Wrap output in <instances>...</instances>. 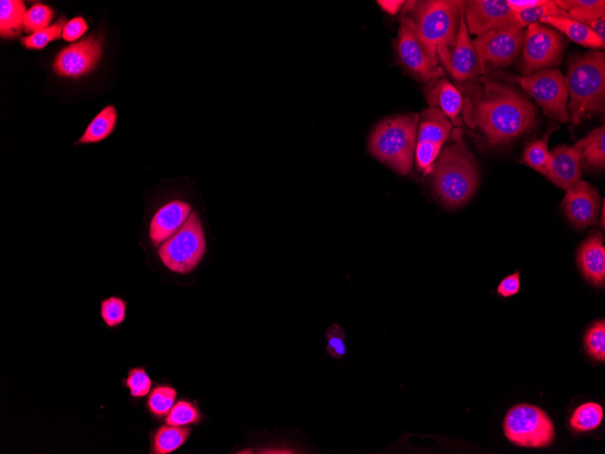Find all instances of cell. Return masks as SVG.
I'll return each instance as SVG.
<instances>
[{
	"mask_svg": "<svg viewBox=\"0 0 605 454\" xmlns=\"http://www.w3.org/2000/svg\"><path fill=\"white\" fill-rule=\"evenodd\" d=\"M177 392L171 386H158L151 391L148 409L156 417H167L174 406Z\"/></svg>",
	"mask_w": 605,
	"mask_h": 454,
	"instance_id": "30",
	"label": "cell"
},
{
	"mask_svg": "<svg viewBox=\"0 0 605 454\" xmlns=\"http://www.w3.org/2000/svg\"><path fill=\"white\" fill-rule=\"evenodd\" d=\"M426 97L430 107L438 108L454 125H462L464 98L456 85L446 78H437L432 80Z\"/></svg>",
	"mask_w": 605,
	"mask_h": 454,
	"instance_id": "19",
	"label": "cell"
},
{
	"mask_svg": "<svg viewBox=\"0 0 605 454\" xmlns=\"http://www.w3.org/2000/svg\"><path fill=\"white\" fill-rule=\"evenodd\" d=\"M418 114L398 116L381 122L369 142L372 155L400 174H408L414 165Z\"/></svg>",
	"mask_w": 605,
	"mask_h": 454,
	"instance_id": "5",
	"label": "cell"
},
{
	"mask_svg": "<svg viewBox=\"0 0 605 454\" xmlns=\"http://www.w3.org/2000/svg\"><path fill=\"white\" fill-rule=\"evenodd\" d=\"M603 419L602 408L596 402L583 403L573 413L570 419L571 427L579 433L590 432L600 426Z\"/></svg>",
	"mask_w": 605,
	"mask_h": 454,
	"instance_id": "28",
	"label": "cell"
},
{
	"mask_svg": "<svg viewBox=\"0 0 605 454\" xmlns=\"http://www.w3.org/2000/svg\"><path fill=\"white\" fill-rule=\"evenodd\" d=\"M207 250L206 232L198 214L194 211L173 237L158 247L166 268L177 274L192 272L204 260Z\"/></svg>",
	"mask_w": 605,
	"mask_h": 454,
	"instance_id": "7",
	"label": "cell"
},
{
	"mask_svg": "<svg viewBox=\"0 0 605 454\" xmlns=\"http://www.w3.org/2000/svg\"><path fill=\"white\" fill-rule=\"evenodd\" d=\"M557 129V126L553 125L543 138L532 140L525 148L520 164L534 169L546 177L551 164L548 142L551 134Z\"/></svg>",
	"mask_w": 605,
	"mask_h": 454,
	"instance_id": "23",
	"label": "cell"
},
{
	"mask_svg": "<svg viewBox=\"0 0 605 454\" xmlns=\"http://www.w3.org/2000/svg\"><path fill=\"white\" fill-rule=\"evenodd\" d=\"M520 290V273H516L504 279L498 288L497 294L503 297H510L517 295Z\"/></svg>",
	"mask_w": 605,
	"mask_h": 454,
	"instance_id": "39",
	"label": "cell"
},
{
	"mask_svg": "<svg viewBox=\"0 0 605 454\" xmlns=\"http://www.w3.org/2000/svg\"><path fill=\"white\" fill-rule=\"evenodd\" d=\"M550 17L569 18V14L561 9L556 2H553V0H544L540 5L515 14L517 25L521 29L531 24L539 23L541 20Z\"/></svg>",
	"mask_w": 605,
	"mask_h": 454,
	"instance_id": "29",
	"label": "cell"
},
{
	"mask_svg": "<svg viewBox=\"0 0 605 454\" xmlns=\"http://www.w3.org/2000/svg\"><path fill=\"white\" fill-rule=\"evenodd\" d=\"M451 143L440 153L432 172L433 188L448 208L464 206L475 194L480 174L461 129L454 130Z\"/></svg>",
	"mask_w": 605,
	"mask_h": 454,
	"instance_id": "3",
	"label": "cell"
},
{
	"mask_svg": "<svg viewBox=\"0 0 605 454\" xmlns=\"http://www.w3.org/2000/svg\"><path fill=\"white\" fill-rule=\"evenodd\" d=\"M327 351L334 360H342L347 356L346 335L343 328L337 324L331 326L327 333Z\"/></svg>",
	"mask_w": 605,
	"mask_h": 454,
	"instance_id": "36",
	"label": "cell"
},
{
	"mask_svg": "<svg viewBox=\"0 0 605 454\" xmlns=\"http://www.w3.org/2000/svg\"><path fill=\"white\" fill-rule=\"evenodd\" d=\"M150 378L142 368L131 369L126 379V385L133 398L146 396L151 388Z\"/></svg>",
	"mask_w": 605,
	"mask_h": 454,
	"instance_id": "37",
	"label": "cell"
},
{
	"mask_svg": "<svg viewBox=\"0 0 605 454\" xmlns=\"http://www.w3.org/2000/svg\"><path fill=\"white\" fill-rule=\"evenodd\" d=\"M192 212V207L182 199L171 200L162 207L149 223L151 243L160 246L173 237L182 228Z\"/></svg>",
	"mask_w": 605,
	"mask_h": 454,
	"instance_id": "17",
	"label": "cell"
},
{
	"mask_svg": "<svg viewBox=\"0 0 605 454\" xmlns=\"http://www.w3.org/2000/svg\"><path fill=\"white\" fill-rule=\"evenodd\" d=\"M463 10L469 33L478 36L518 27L508 0H469L463 2Z\"/></svg>",
	"mask_w": 605,
	"mask_h": 454,
	"instance_id": "13",
	"label": "cell"
},
{
	"mask_svg": "<svg viewBox=\"0 0 605 454\" xmlns=\"http://www.w3.org/2000/svg\"><path fill=\"white\" fill-rule=\"evenodd\" d=\"M493 76L515 83L532 96L548 118L561 124L569 121L567 102L568 78L558 69H548L528 76L496 73Z\"/></svg>",
	"mask_w": 605,
	"mask_h": 454,
	"instance_id": "6",
	"label": "cell"
},
{
	"mask_svg": "<svg viewBox=\"0 0 605 454\" xmlns=\"http://www.w3.org/2000/svg\"><path fill=\"white\" fill-rule=\"evenodd\" d=\"M524 32L518 27L493 30L472 41L482 77L512 66L522 53Z\"/></svg>",
	"mask_w": 605,
	"mask_h": 454,
	"instance_id": "8",
	"label": "cell"
},
{
	"mask_svg": "<svg viewBox=\"0 0 605 454\" xmlns=\"http://www.w3.org/2000/svg\"><path fill=\"white\" fill-rule=\"evenodd\" d=\"M448 72L456 80L464 98V111L471 109L481 93L480 71L476 50L468 31L464 10L456 48L450 56Z\"/></svg>",
	"mask_w": 605,
	"mask_h": 454,
	"instance_id": "11",
	"label": "cell"
},
{
	"mask_svg": "<svg viewBox=\"0 0 605 454\" xmlns=\"http://www.w3.org/2000/svg\"><path fill=\"white\" fill-rule=\"evenodd\" d=\"M546 177L566 191L581 181L582 171L577 150L566 145L553 150Z\"/></svg>",
	"mask_w": 605,
	"mask_h": 454,
	"instance_id": "18",
	"label": "cell"
},
{
	"mask_svg": "<svg viewBox=\"0 0 605 454\" xmlns=\"http://www.w3.org/2000/svg\"><path fill=\"white\" fill-rule=\"evenodd\" d=\"M200 418V413L192 402L179 401L167 416L166 424L173 426H185L199 423Z\"/></svg>",
	"mask_w": 605,
	"mask_h": 454,
	"instance_id": "32",
	"label": "cell"
},
{
	"mask_svg": "<svg viewBox=\"0 0 605 454\" xmlns=\"http://www.w3.org/2000/svg\"><path fill=\"white\" fill-rule=\"evenodd\" d=\"M402 19L414 29L435 67L447 69L456 48L463 12V2L427 0L410 2Z\"/></svg>",
	"mask_w": 605,
	"mask_h": 454,
	"instance_id": "2",
	"label": "cell"
},
{
	"mask_svg": "<svg viewBox=\"0 0 605 454\" xmlns=\"http://www.w3.org/2000/svg\"><path fill=\"white\" fill-rule=\"evenodd\" d=\"M600 232H593L581 246L577 263L585 278L593 286L603 288L605 280V247Z\"/></svg>",
	"mask_w": 605,
	"mask_h": 454,
	"instance_id": "20",
	"label": "cell"
},
{
	"mask_svg": "<svg viewBox=\"0 0 605 454\" xmlns=\"http://www.w3.org/2000/svg\"><path fill=\"white\" fill-rule=\"evenodd\" d=\"M504 433L515 445L525 448H545L556 438V430L542 409L526 405L512 408L504 420Z\"/></svg>",
	"mask_w": 605,
	"mask_h": 454,
	"instance_id": "10",
	"label": "cell"
},
{
	"mask_svg": "<svg viewBox=\"0 0 605 454\" xmlns=\"http://www.w3.org/2000/svg\"><path fill=\"white\" fill-rule=\"evenodd\" d=\"M544 0H508L511 10L515 13H520L540 5Z\"/></svg>",
	"mask_w": 605,
	"mask_h": 454,
	"instance_id": "40",
	"label": "cell"
},
{
	"mask_svg": "<svg viewBox=\"0 0 605 454\" xmlns=\"http://www.w3.org/2000/svg\"><path fill=\"white\" fill-rule=\"evenodd\" d=\"M480 83V98L464 118L481 131L488 146L509 143L534 127L536 109L528 99L489 77H481Z\"/></svg>",
	"mask_w": 605,
	"mask_h": 454,
	"instance_id": "1",
	"label": "cell"
},
{
	"mask_svg": "<svg viewBox=\"0 0 605 454\" xmlns=\"http://www.w3.org/2000/svg\"><path fill=\"white\" fill-rule=\"evenodd\" d=\"M377 4L384 12L391 15H396L402 6L406 4L402 0H379Z\"/></svg>",
	"mask_w": 605,
	"mask_h": 454,
	"instance_id": "42",
	"label": "cell"
},
{
	"mask_svg": "<svg viewBox=\"0 0 605 454\" xmlns=\"http://www.w3.org/2000/svg\"><path fill=\"white\" fill-rule=\"evenodd\" d=\"M397 52L402 66L421 81H432L443 76L442 69L433 65L414 29L403 19L399 30Z\"/></svg>",
	"mask_w": 605,
	"mask_h": 454,
	"instance_id": "14",
	"label": "cell"
},
{
	"mask_svg": "<svg viewBox=\"0 0 605 454\" xmlns=\"http://www.w3.org/2000/svg\"><path fill=\"white\" fill-rule=\"evenodd\" d=\"M88 25L85 19L75 18L67 22L62 33V37L67 42H74L85 35Z\"/></svg>",
	"mask_w": 605,
	"mask_h": 454,
	"instance_id": "38",
	"label": "cell"
},
{
	"mask_svg": "<svg viewBox=\"0 0 605 454\" xmlns=\"http://www.w3.org/2000/svg\"><path fill=\"white\" fill-rule=\"evenodd\" d=\"M0 35L4 38L17 36L24 28L26 5L20 0H3L0 7Z\"/></svg>",
	"mask_w": 605,
	"mask_h": 454,
	"instance_id": "25",
	"label": "cell"
},
{
	"mask_svg": "<svg viewBox=\"0 0 605 454\" xmlns=\"http://www.w3.org/2000/svg\"><path fill=\"white\" fill-rule=\"evenodd\" d=\"M190 429L184 426H164L155 434L153 452L169 454L182 447L189 439Z\"/></svg>",
	"mask_w": 605,
	"mask_h": 454,
	"instance_id": "27",
	"label": "cell"
},
{
	"mask_svg": "<svg viewBox=\"0 0 605 454\" xmlns=\"http://www.w3.org/2000/svg\"><path fill=\"white\" fill-rule=\"evenodd\" d=\"M556 4L569 18L582 23L605 15L604 0H557Z\"/></svg>",
	"mask_w": 605,
	"mask_h": 454,
	"instance_id": "26",
	"label": "cell"
},
{
	"mask_svg": "<svg viewBox=\"0 0 605 454\" xmlns=\"http://www.w3.org/2000/svg\"><path fill=\"white\" fill-rule=\"evenodd\" d=\"M539 22L544 25L553 27L565 34L569 39L583 46L593 49H603L605 46L600 38L586 25L569 17L544 18Z\"/></svg>",
	"mask_w": 605,
	"mask_h": 454,
	"instance_id": "22",
	"label": "cell"
},
{
	"mask_svg": "<svg viewBox=\"0 0 605 454\" xmlns=\"http://www.w3.org/2000/svg\"><path fill=\"white\" fill-rule=\"evenodd\" d=\"M578 154L580 165L587 170H603L605 167V127L594 129L573 146Z\"/></svg>",
	"mask_w": 605,
	"mask_h": 454,
	"instance_id": "21",
	"label": "cell"
},
{
	"mask_svg": "<svg viewBox=\"0 0 605 454\" xmlns=\"http://www.w3.org/2000/svg\"><path fill=\"white\" fill-rule=\"evenodd\" d=\"M566 40L561 33L541 23H534L524 32L522 61L519 67L522 76L561 65Z\"/></svg>",
	"mask_w": 605,
	"mask_h": 454,
	"instance_id": "9",
	"label": "cell"
},
{
	"mask_svg": "<svg viewBox=\"0 0 605 454\" xmlns=\"http://www.w3.org/2000/svg\"><path fill=\"white\" fill-rule=\"evenodd\" d=\"M102 53V40L90 36L63 49L55 60L54 70L64 77H83L96 67Z\"/></svg>",
	"mask_w": 605,
	"mask_h": 454,
	"instance_id": "15",
	"label": "cell"
},
{
	"mask_svg": "<svg viewBox=\"0 0 605 454\" xmlns=\"http://www.w3.org/2000/svg\"><path fill=\"white\" fill-rule=\"evenodd\" d=\"M54 12L44 4L32 6L26 14L24 30L34 34L50 27L54 20Z\"/></svg>",
	"mask_w": 605,
	"mask_h": 454,
	"instance_id": "34",
	"label": "cell"
},
{
	"mask_svg": "<svg viewBox=\"0 0 605 454\" xmlns=\"http://www.w3.org/2000/svg\"><path fill=\"white\" fill-rule=\"evenodd\" d=\"M66 23V20L61 19L54 25L24 37L22 44L28 49H43L49 43L59 40L62 36Z\"/></svg>",
	"mask_w": 605,
	"mask_h": 454,
	"instance_id": "33",
	"label": "cell"
},
{
	"mask_svg": "<svg viewBox=\"0 0 605 454\" xmlns=\"http://www.w3.org/2000/svg\"><path fill=\"white\" fill-rule=\"evenodd\" d=\"M117 123L116 108L113 106L105 108L93 119L77 143L90 144L106 140L115 131Z\"/></svg>",
	"mask_w": 605,
	"mask_h": 454,
	"instance_id": "24",
	"label": "cell"
},
{
	"mask_svg": "<svg viewBox=\"0 0 605 454\" xmlns=\"http://www.w3.org/2000/svg\"><path fill=\"white\" fill-rule=\"evenodd\" d=\"M451 131L452 123L438 108L430 107L424 111L419 121L415 156L420 173L426 175L433 172L442 145Z\"/></svg>",
	"mask_w": 605,
	"mask_h": 454,
	"instance_id": "12",
	"label": "cell"
},
{
	"mask_svg": "<svg viewBox=\"0 0 605 454\" xmlns=\"http://www.w3.org/2000/svg\"><path fill=\"white\" fill-rule=\"evenodd\" d=\"M605 45V17L584 22Z\"/></svg>",
	"mask_w": 605,
	"mask_h": 454,
	"instance_id": "41",
	"label": "cell"
},
{
	"mask_svg": "<svg viewBox=\"0 0 605 454\" xmlns=\"http://www.w3.org/2000/svg\"><path fill=\"white\" fill-rule=\"evenodd\" d=\"M585 347L588 356L597 361H605V323L597 321L587 330L585 336Z\"/></svg>",
	"mask_w": 605,
	"mask_h": 454,
	"instance_id": "31",
	"label": "cell"
},
{
	"mask_svg": "<svg viewBox=\"0 0 605 454\" xmlns=\"http://www.w3.org/2000/svg\"><path fill=\"white\" fill-rule=\"evenodd\" d=\"M101 315L108 327H118L125 320L126 303L117 296L107 298L101 304Z\"/></svg>",
	"mask_w": 605,
	"mask_h": 454,
	"instance_id": "35",
	"label": "cell"
},
{
	"mask_svg": "<svg viewBox=\"0 0 605 454\" xmlns=\"http://www.w3.org/2000/svg\"><path fill=\"white\" fill-rule=\"evenodd\" d=\"M568 107L573 125L591 116L603 112L605 99V55L590 52L569 62Z\"/></svg>",
	"mask_w": 605,
	"mask_h": 454,
	"instance_id": "4",
	"label": "cell"
},
{
	"mask_svg": "<svg viewBox=\"0 0 605 454\" xmlns=\"http://www.w3.org/2000/svg\"><path fill=\"white\" fill-rule=\"evenodd\" d=\"M569 221L577 228L595 225L601 210L600 197L588 182L579 181L567 190L563 201Z\"/></svg>",
	"mask_w": 605,
	"mask_h": 454,
	"instance_id": "16",
	"label": "cell"
}]
</instances>
